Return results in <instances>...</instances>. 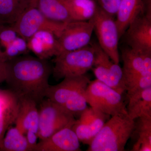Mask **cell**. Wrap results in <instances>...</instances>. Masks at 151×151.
<instances>
[{
	"mask_svg": "<svg viewBox=\"0 0 151 151\" xmlns=\"http://www.w3.org/2000/svg\"><path fill=\"white\" fill-rule=\"evenodd\" d=\"M52 68L47 60L24 55L6 61L5 81L18 99L40 104L45 98Z\"/></svg>",
	"mask_w": 151,
	"mask_h": 151,
	"instance_id": "cell-1",
	"label": "cell"
},
{
	"mask_svg": "<svg viewBox=\"0 0 151 151\" xmlns=\"http://www.w3.org/2000/svg\"><path fill=\"white\" fill-rule=\"evenodd\" d=\"M134 124L135 120L128 115L112 116L94 137L86 151H124Z\"/></svg>",
	"mask_w": 151,
	"mask_h": 151,
	"instance_id": "cell-2",
	"label": "cell"
},
{
	"mask_svg": "<svg viewBox=\"0 0 151 151\" xmlns=\"http://www.w3.org/2000/svg\"><path fill=\"white\" fill-rule=\"evenodd\" d=\"M94 59V49L90 44L75 50L61 52L54 60L53 77L58 80L85 75L93 67Z\"/></svg>",
	"mask_w": 151,
	"mask_h": 151,
	"instance_id": "cell-3",
	"label": "cell"
},
{
	"mask_svg": "<svg viewBox=\"0 0 151 151\" xmlns=\"http://www.w3.org/2000/svg\"><path fill=\"white\" fill-rule=\"evenodd\" d=\"M122 95L97 79L90 81L85 91L86 102L90 107L111 116L128 115Z\"/></svg>",
	"mask_w": 151,
	"mask_h": 151,
	"instance_id": "cell-4",
	"label": "cell"
},
{
	"mask_svg": "<svg viewBox=\"0 0 151 151\" xmlns=\"http://www.w3.org/2000/svg\"><path fill=\"white\" fill-rule=\"evenodd\" d=\"M40 106L37 135L40 140L63 128L72 127L76 121L72 114L47 98L44 99Z\"/></svg>",
	"mask_w": 151,
	"mask_h": 151,
	"instance_id": "cell-5",
	"label": "cell"
},
{
	"mask_svg": "<svg viewBox=\"0 0 151 151\" xmlns=\"http://www.w3.org/2000/svg\"><path fill=\"white\" fill-rule=\"evenodd\" d=\"M91 20L99 45L113 62L119 64V42L120 38L114 17L105 12L98 4L96 13Z\"/></svg>",
	"mask_w": 151,
	"mask_h": 151,
	"instance_id": "cell-6",
	"label": "cell"
},
{
	"mask_svg": "<svg viewBox=\"0 0 151 151\" xmlns=\"http://www.w3.org/2000/svg\"><path fill=\"white\" fill-rule=\"evenodd\" d=\"M66 24L47 19L38 9L36 0L12 25L19 36L27 41L36 33L42 30L51 32L58 38Z\"/></svg>",
	"mask_w": 151,
	"mask_h": 151,
	"instance_id": "cell-7",
	"label": "cell"
},
{
	"mask_svg": "<svg viewBox=\"0 0 151 151\" xmlns=\"http://www.w3.org/2000/svg\"><path fill=\"white\" fill-rule=\"evenodd\" d=\"M89 44L94 51L93 70L95 77L109 87L122 94L127 90L122 68L113 62L108 55L102 49L98 42Z\"/></svg>",
	"mask_w": 151,
	"mask_h": 151,
	"instance_id": "cell-8",
	"label": "cell"
},
{
	"mask_svg": "<svg viewBox=\"0 0 151 151\" xmlns=\"http://www.w3.org/2000/svg\"><path fill=\"white\" fill-rule=\"evenodd\" d=\"M122 70L128 91L139 78L151 75V52L133 49L127 46L122 47Z\"/></svg>",
	"mask_w": 151,
	"mask_h": 151,
	"instance_id": "cell-9",
	"label": "cell"
},
{
	"mask_svg": "<svg viewBox=\"0 0 151 151\" xmlns=\"http://www.w3.org/2000/svg\"><path fill=\"white\" fill-rule=\"evenodd\" d=\"M93 31L94 25L91 19L68 23L58 38L61 52L75 50L89 45Z\"/></svg>",
	"mask_w": 151,
	"mask_h": 151,
	"instance_id": "cell-10",
	"label": "cell"
},
{
	"mask_svg": "<svg viewBox=\"0 0 151 151\" xmlns=\"http://www.w3.org/2000/svg\"><path fill=\"white\" fill-rule=\"evenodd\" d=\"M123 36L130 48L151 52V13L144 10L130 24Z\"/></svg>",
	"mask_w": 151,
	"mask_h": 151,
	"instance_id": "cell-11",
	"label": "cell"
},
{
	"mask_svg": "<svg viewBox=\"0 0 151 151\" xmlns=\"http://www.w3.org/2000/svg\"><path fill=\"white\" fill-rule=\"evenodd\" d=\"M107 116L87 107L72 127L80 142L89 145L103 127Z\"/></svg>",
	"mask_w": 151,
	"mask_h": 151,
	"instance_id": "cell-12",
	"label": "cell"
},
{
	"mask_svg": "<svg viewBox=\"0 0 151 151\" xmlns=\"http://www.w3.org/2000/svg\"><path fill=\"white\" fill-rule=\"evenodd\" d=\"M63 79L59 84L50 85L45 95V98L61 106L79 92L86 89L91 81L85 74Z\"/></svg>",
	"mask_w": 151,
	"mask_h": 151,
	"instance_id": "cell-13",
	"label": "cell"
},
{
	"mask_svg": "<svg viewBox=\"0 0 151 151\" xmlns=\"http://www.w3.org/2000/svg\"><path fill=\"white\" fill-rule=\"evenodd\" d=\"M80 141L72 127H67L38 143L33 151H79Z\"/></svg>",
	"mask_w": 151,
	"mask_h": 151,
	"instance_id": "cell-14",
	"label": "cell"
},
{
	"mask_svg": "<svg viewBox=\"0 0 151 151\" xmlns=\"http://www.w3.org/2000/svg\"><path fill=\"white\" fill-rule=\"evenodd\" d=\"M27 43L29 51L41 59L47 60L61 52L58 39L49 31L38 32L28 40Z\"/></svg>",
	"mask_w": 151,
	"mask_h": 151,
	"instance_id": "cell-15",
	"label": "cell"
},
{
	"mask_svg": "<svg viewBox=\"0 0 151 151\" xmlns=\"http://www.w3.org/2000/svg\"><path fill=\"white\" fill-rule=\"evenodd\" d=\"M19 107L15 124L20 131L25 134L29 130L38 134L39 113L37 104L30 99H18Z\"/></svg>",
	"mask_w": 151,
	"mask_h": 151,
	"instance_id": "cell-16",
	"label": "cell"
},
{
	"mask_svg": "<svg viewBox=\"0 0 151 151\" xmlns=\"http://www.w3.org/2000/svg\"><path fill=\"white\" fill-rule=\"evenodd\" d=\"M19 100L9 89H0V143L17 115Z\"/></svg>",
	"mask_w": 151,
	"mask_h": 151,
	"instance_id": "cell-17",
	"label": "cell"
},
{
	"mask_svg": "<svg viewBox=\"0 0 151 151\" xmlns=\"http://www.w3.org/2000/svg\"><path fill=\"white\" fill-rule=\"evenodd\" d=\"M143 11V0H122L115 20L120 38L132 22Z\"/></svg>",
	"mask_w": 151,
	"mask_h": 151,
	"instance_id": "cell-18",
	"label": "cell"
},
{
	"mask_svg": "<svg viewBox=\"0 0 151 151\" xmlns=\"http://www.w3.org/2000/svg\"><path fill=\"white\" fill-rule=\"evenodd\" d=\"M37 6L52 21L62 24L73 21L65 0H37Z\"/></svg>",
	"mask_w": 151,
	"mask_h": 151,
	"instance_id": "cell-19",
	"label": "cell"
},
{
	"mask_svg": "<svg viewBox=\"0 0 151 151\" xmlns=\"http://www.w3.org/2000/svg\"><path fill=\"white\" fill-rule=\"evenodd\" d=\"M127 111L132 120L151 116V87L128 97Z\"/></svg>",
	"mask_w": 151,
	"mask_h": 151,
	"instance_id": "cell-20",
	"label": "cell"
},
{
	"mask_svg": "<svg viewBox=\"0 0 151 151\" xmlns=\"http://www.w3.org/2000/svg\"><path fill=\"white\" fill-rule=\"evenodd\" d=\"M36 0H0V24H13Z\"/></svg>",
	"mask_w": 151,
	"mask_h": 151,
	"instance_id": "cell-21",
	"label": "cell"
},
{
	"mask_svg": "<svg viewBox=\"0 0 151 151\" xmlns=\"http://www.w3.org/2000/svg\"><path fill=\"white\" fill-rule=\"evenodd\" d=\"M73 21H87L96 13L98 4L96 0H65Z\"/></svg>",
	"mask_w": 151,
	"mask_h": 151,
	"instance_id": "cell-22",
	"label": "cell"
},
{
	"mask_svg": "<svg viewBox=\"0 0 151 151\" xmlns=\"http://www.w3.org/2000/svg\"><path fill=\"white\" fill-rule=\"evenodd\" d=\"M132 133L137 134V140L132 151H151V116L141 117L136 119Z\"/></svg>",
	"mask_w": 151,
	"mask_h": 151,
	"instance_id": "cell-23",
	"label": "cell"
},
{
	"mask_svg": "<svg viewBox=\"0 0 151 151\" xmlns=\"http://www.w3.org/2000/svg\"><path fill=\"white\" fill-rule=\"evenodd\" d=\"M0 143L1 151H32L25 135L17 127L8 129Z\"/></svg>",
	"mask_w": 151,
	"mask_h": 151,
	"instance_id": "cell-24",
	"label": "cell"
},
{
	"mask_svg": "<svg viewBox=\"0 0 151 151\" xmlns=\"http://www.w3.org/2000/svg\"><path fill=\"white\" fill-rule=\"evenodd\" d=\"M29 51L27 41L18 36L8 46L3 50L0 48V57L5 61L24 55Z\"/></svg>",
	"mask_w": 151,
	"mask_h": 151,
	"instance_id": "cell-25",
	"label": "cell"
},
{
	"mask_svg": "<svg viewBox=\"0 0 151 151\" xmlns=\"http://www.w3.org/2000/svg\"><path fill=\"white\" fill-rule=\"evenodd\" d=\"M18 36L12 25L0 24V48L1 50L6 48Z\"/></svg>",
	"mask_w": 151,
	"mask_h": 151,
	"instance_id": "cell-26",
	"label": "cell"
},
{
	"mask_svg": "<svg viewBox=\"0 0 151 151\" xmlns=\"http://www.w3.org/2000/svg\"><path fill=\"white\" fill-rule=\"evenodd\" d=\"M98 5L112 16H116L122 0H96Z\"/></svg>",
	"mask_w": 151,
	"mask_h": 151,
	"instance_id": "cell-27",
	"label": "cell"
},
{
	"mask_svg": "<svg viewBox=\"0 0 151 151\" xmlns=\"http://www.w3.org/2000/svg\"><path fill=\"white\" fill-rule=\"evenodd\" d=\"M25 135L32 151H33L34 149L37 144V139L38 137L37 133L31 130H29Z\"/></svg>",
	"mask_w": 151,
	"mask_h": 151,
	"instance_id": "cell-28",
	"label": "cell"
},
{
	"mask_svg": "<svg viewBox=\"0 0 151 151\" xmlns=\"http://www.w3.org/2000/svg\"><path fill=\"white\" fill-rule=\"evenodd\" d=\"M6 78V61L0 57V84L5 81Z\"/></svg>",
	"mask_w": 151,
	"mask_h": 151,
	"instance_id": "cell-29",
	"label": "cell"
}]
</instances>
